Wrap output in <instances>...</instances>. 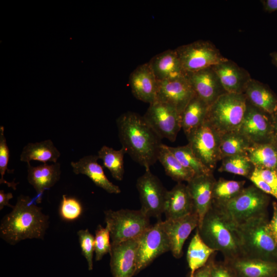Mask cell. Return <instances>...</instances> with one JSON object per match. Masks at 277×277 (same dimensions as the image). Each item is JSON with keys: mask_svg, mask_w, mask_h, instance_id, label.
Masks as SVG:
<instances>
[{"mask_svg": "<svg viewBox=\"0 0 277 277\" xmlns=\"http://www.w3.org/2000/svg\"><path fill=\"white\" fill-rule=\"evenodd\" d=\"M118 135L126 153L145 168L157 161L161 138L149 126L143 116L127 111L116 120Z\"/></svg>", "mask_w": 277, "mask_h": 277, "instance_id": "1", "label": "cell"}, {"mask_svg": "<svg viewBox=\"0 0 277 277\" xmlns=\"http://www.w3.org/2000/svg\"><path fill=\"white\" fill-rule=\"evenodd\" d=\"M34 198L21 195L11 211L0 224V237L11 245L26 239H44L49 225V216L44 214Z\"/></svg>", "mask_w": 277, "mask_h": 277, "instance_id": "2", "label": "cell"}, {"mask_svg": "<svg viewBox=\"0 0 277 277\" xmlns=\"http://www.w3.org/2000/svg\"><path fill=\"white\" fill-rule=\"evenodd\" d=\"M197 229L204 242L221 252L225 261L244 256L238 226L214 202Z\"/></svg>", "mask_w": 277, "mask_h": 277, "instance_id": "3", "label": "cell"}, {"mask_svg": "<svg viewBox=\"0 0 277 277\" xmlns=\"http://www.w3.org/2000/svg\"><path fill=\"white\" fill-rule=\"evenodd\" d=\"M268 222L266 215L238 226L244 256L277 262V245L268 230Z\"/></svg>", "mask_w": 277, "mask_h": 277, "instance_id": "4", "label": "cell"}, {"mask_svg": "<svg viewBox=\"0 0 277 277\" xmlns=\"http://www.w3.org/2000/svg\"><path fill=\"white\" fill-rule=\"evenodd\" d=\"M247 106L244 94L225 92L209 106L206 120L221 134L239 130Z\"/></svg>", "mask_w": 277, "mask_h": 277, "instance_id": "5", "label": "cell"}, {"mask_svg": "<svg viewBox=\"0 0 277 277\" xmlns=\"http://www.w3.org/2000/svg\"><path fill=\"white\" fill-rule=\"evenodd\" d=\"M269 200L267 194L251 185L244 188L229 201L221 204L214 203L239 226L253 219L266 216Z\"/></svg>", "mask_w": 277, "mask_h": 277, "instance_id": "6", "label": "cell"}, {"mask_svg": "<svg viewBox=\"0 0 277 277\" xmlns=\"http://www.w3.org/2000/svg\"><path fill=\"white\" fill-rule=\"evenodd\" d=\"M104 214L106 226L110 230L111 244L136 238L151 226L149 217L141 209L108 210Z\"/></svg>", "mask_w": 277, "mask_h": 277, "instance_id": "7", "label": "cell"}, {"mask_svg": "<svg viewBox=\"0 0 277 277\" xmlns=\"http://www.w3.org/2000/svg\"><path fill=\"white\" fill-rule=\"evenodd\" d=\"M175 50L186 73L212 67L227 60L208 41L199 40L178 47Z\"/></svg>", "mask_w": 277, "mask_h": 277, "instance_id": "8", "label": "cell"}, {"mask_svg": "<svg viewBox=\"0 0 277 277\" xmlns=\"http://www.w3.org/2000/svg\"><path fill=\"white\" fill-rule=\"evenodd\" d=\"M170 249L169 238L164 229L162 221L159 220L138 236L135 275L157 256Z\"/></svg>", "mask_w": 277, "mask_h": 277, "instance_id": "9", "label": "cell"}, {"mask_svg": "<svg viewBox=\"0 0 277 277\" xmlns=\"http://www.w3.org/2000/svg\"><path fill=\"white\" fill-rule=\"evenodd\" d=\"M145 121L161 138L175 141L181 129V114L173 106L155 101L149 104L143 116Z\"/></svg>", "mask_w": 277, "mask_h": 277, "instance_id": "10", "label": "cell"}, {"mask_svg": "<svg viewBox=\"0 0 277 277\" xmlns=\"http://www.w3.org/2000/svg\"><path fill=\"white\" fill-rule=\"evenodd\" d=\"M221 134L206 120L188 138V144L202 163L213 171L218 161Z\"/></svg>", "mask_w": 277, "mask_h": 277, "instance_id": "11", "label": "cell"}, {"mask_svg": "<svg viewBox=\"0 0 277 277\" xmlns=\"http://www.w3.org/2000/svg\"><path fill=\"white\" fill-rule=\"evenodd\" d=\"M136 188L141 202V211L149 217L153 216L160 220L164 213L168 190L150 169H145V173L137 179Z\"/></svg>", "mask_w": 277, "mask_h": 277, "instance_id": "12", "label": "cell"}, {"mask_svg": "<svg viewBox=\"0 0 277 277\" xmlns=\"http://www.w3.org/2000/svg\"><path fill=\"white\" fill-rule=\"evenodd\" d=\"M238 131L251 144L274 142L271 115L248 101L245 114Z\"/></svg>", "mask_w": 277, "mask_h": 277, "instance_id": "13", "label": "cell"}, {"mask_svg": "<svg viewBox=\"0 0 277 277\" xmlns=\"http://www.w3.org/2000/svg\"><path fill=\"white\" fill-rule=\"evenodd\" d=\"M195 93L185 75L159 82L156 101L174 107L181 114Z\"/></svg>", "mask_w": 277, "mask_h": 277, "instance_id": "14", "label": "cell"}, {"mask_svg": "<svg viewBox=\"0 0 277 277\" xmlns=\"http://www.w3.org/2000/svg\"><path fill=\"white\" fill-rule=\"evenodd\" d=\"M138 237L111 244L110 266L113 277H133L136 268Z\"/></svg>", "mask_w": 277, "mask_h": 277, "instance_id": "15", "label": "cell"}, {"mask_svg": "<svg viewBox=\"0 0 277 277\" xmlns=\"http://www.w3.org/2000/svg\"><path fill=\"white\" fill-rule=\"evenodd\" d=\"M162 224L170 243L173 256L180 258L183 255V247L192 231L197 228L199 219L196 212L185 216L162 221Z\"/></svg>", "mask_w": 277, "mask_h": 277, "instance_id": "16", "label": "cell"}, {"mask_svg": "<svg viewBox=\"0 0 277 277\" xmlns=\"http://www.w3.org/2000/svg\"><path fill=\"white\" fill-rule=\"evenodd\" d=\"M129 84L137 100L149 104L156 101L159 81L148 63L138 66L131 73Z\"/></svg>", "mask_w": 277, "mask_h": 277, "instance_id": "17", "label": "cell"}, {"mask_svg": "<svg viewBox=\"0 0 277 277\" xmlns=\"http://www.w3.org/2000/svg\"><path fill=\"white\" fill-rule=\"evenodd\" d=\"M186 76L195 94L209 106L226 92L212 67L186 73Z\"/></svg>", "mask_w": 277, "mask_h": 277, "instance_id": "18", "label": "cell"}, {"mask_svg": "<svg viewBox=\"0 0 277 277\" xmlns=\"http://www.w3.org/2000/svg\"><path fill=\"white\" fill-rule=\"evenodd\" d=\"M215 181L213 174L194 176L187 182V187L193 200L195 211L198 215L199 227L212 205V190Z\"/></svg>", "mask_w": 277, "mask_h": 277, "instance_id": "19", "label": "cell"}, {"mask_svg": "<svg viewBox=\"0 0 277 277\" xmlns=\"http://www.w3.org/2000/svg\"><path fill=\"white\" fill-rule=\"evenodd\" d=\"M61 174V164L58 162L51 164L43 163L36 166L27 163V179L36 191V196L34 199L36 203L41 202L44 192L60 180Z\"/></svg>", "mask_w": 277, "mask_h": 277, "instance_id": "20", "label": "cell"}, {"mask_svg": "<svg viewBox=\"0 0 277 277\" xmlns=\"http://www.w3.org/2000/svg\"><path fill=\"white\" fill-rule=\"evenodd\" d=\"M212 68L223 89L227 93L243 94L246 86L251 79L247 70L228 58Z\"/></svg>", "mask_w": 277, "mask_h": 277, "instance_id": "21", "label": "cell"}, {"mask_svg": "<svg viewBox=\"0 0 277 277\" xmlns=\"http://www.w3.org/2000/svg\"><path fill=\"white\" fill-rule=\"evenodd\" d=\"M97 155H88L78 161L70 163L75 174H84L88 176L97 186L109 193L118 194L121 191L119 187L110 182L105 175L103 168L97 160Z\"/></svg>", "mask_w": 277, "mask_h": 277, "instance_id": "22", "label": "cell"}, {"mask_svg": "<svg viewBox=\"0 0 277 277\" xmlns=\"http://www.w3.org/2000/svg\"><path fill=\"white\" fill-rule=\"evenodd\" d=\"M194 212L193 200L186 185L177 183L167 191L164 208L166 220L179 219Z\"/></svg>", "mask_w": 277, "mask_h": 277, "instance_id": "23", "label": "cell"}, {"mask_svg": "<svg viewBox=\"0 0 277 277\" xmlns=\"http://www.w3.org/2000/svg\"><path fill=\"white\" fill-rule=\"evenodd\" d=\"M225 262L238 277H273L277 273L275 262L244 256Z\"/></svg>", "mask_w": 277, "mask_h": 277, "instance_id": "24", "label": "cell"}, {"mask_svg": "<svg viewBox=\"0 0 277 277\" xmlns=\"http://www.w3.org/2000/svg\"><path fill=\"white\" fill-rule=\"evenodd\" d=\"M148 63L159 82L177 78L186 74L175 49L157 54Z\"/></svg>", "mask_w": 277, "mask_h": 277, "instance_id": "25", "label": "cell"}, {"mask_svg": "<svg viewBox=\"0 0 277 277\" xmlns=\"http://www.w3.org/2000/svg\"><path fill=\"white\" fill-rule=\"evenodd\" d=\"M243 94L251 105L272 115L277 111V96L267 85L251 79Z\"/></svg>", "mask_w": 277, "mask_h": 277, "instance_id": "26", "label": "cell"}, {"mask_svg": "<svg viewBox=\"0 0 277 277\" xmlns=\"http://www.w3.org/2000/svg\"><path fill=\"white\" fill-rule=\"evenodd\" d=\"M209 105L196 94L181 114V126L188 138L205 121Z\"/></svg>", "mask_w": 277, "mask_h": 277, "instance_id": "27", "label": "cell"}, {"mask_svg": "<svg viewBox=\"0 0 277 277\" xmlns=\"http://www.w3.org/2000/svg\"><path fill=\"white\" fill-rule=\"evenodd\" d=\"M61 156V153L51 140L35 143H29L22 149L20 161L29 163L31 161H37L43 163H55Z\"/></svg>", "mask_w": 277, "mask_h": 277, "instance_id": "28", "label": "cell"}, {"mask_svg": "<svg viewBox=\"0 0 277 277\" xmlns=\"http://www.w3.org/2000/svg\"><path fill=\"white\" fill-rule=\"evenodd\" d=\"M215 251L204 242L197 228L187 252V261L190 269L189 276H192L196 270L204 266Z\"/></svg>", "mask_w": 277, "mask_h": 277, "instance_id": "29", "label": "cell"}, {"mask_svg": "<svg viewBox=\"0 0 277 277\" xmlns=\"http://www.w3.org/2000/svg\"><path fill=\"white\" fill-rule=\"evenodd\" d=\"M246 154L254 168L277 170V144L275 142L252 144Z\"/></svg>", "mask_w": 277, "mask_h": 277, "instance_id": "30", "label": "cell"}, {"mask_svg": "<svg viewBox=\"0 0 277 277\" xmlns=\"http://www.w3.org/2000/svg\"><path fill=\"white\" fill-rule=\"evenodd\" d=\"M157 161L164 168L166 174L177 183L189 182L194 176L186 169L168 148V146L162 144Z\"/></svg>", "mask_w": 277, "mask_h": 277, "instance_id": "31", "label": "cell"}, {"mask_svg": "<svg viewBox=\"0 0 277 277\" xmlns=\"http://www.w3.org/2000/svg\"><path fill=\"white\" fill-rule=\"evenodd\" d=\"M252 144L238 130L221 134L220 152L221 160L225 157L246 154Z\"/></svg>", "mask_w": 277, "mask_h": 277, "instance_id": "32", "label": "cell"}, {"mask_svg": "<svg viewBox=\"0 0 277 277\" xmlns=\"http://www.w3.org/2000/svg\"><path fill=\"white\" fill-rule=\"evenodd\" d=\"M170 151L181 164L194 176L212 173L195 155L190 145L178 147L168 146Z\"/></svg>", "mask_w": 277, "mask_h": 277, "instance_id": "33", "label": "cell"}, {"mask_svg": "<svg viewBox=\"0 0 277 277\" xmlns=\"http://www.w3.org/2000/svg\"><path fill=\"white\" fill-rule=\"evenodd\" d=\"M126 153L122 147L115 150L106 145L98 151L97 156L103 161L104 166L110 172L112 176L116 180L122 181L124 174V156Z\"/></svg>", "mask_w": 277, "mask_h": 277, "instance_id": "34", "label": "cell"}, {"mask_svg": "<svg viewBox=\"0 0 277 277\" xmlns=\"http://www.w3.org/2000/svg\"><path fill=\"white\" fill-rule=\"evenodd\" d=\"M245 183L223 179L215 181L212 190L213 202L221 204L229 201L243 189Z\"/></svg>", "mask_w": 277, "mask_h": 277, "instance_id": "35", "label": "cell"}, {"mask_svg": "<svg viewBox=\"0 0 277 277\" xmlns=\"http://www.w3.org/2000/svg\"><path fill=\"white\" fill-rule=\"evenodd\" d=\"M254 168L246 154L225 157L218 170L246 177L251 175Z\"/></svg>", "mask_w": 277, "mask_h": 277, "instance_id": "36", "label": "cell"}, {"mask_svg": "<svg viewBox=\"0 0 277 277\" xmlns=\"http://www.w3.org/2000/svg\"><path fill=\"white\" fill-rule=\"evenodd\" d=\"M83 207L81 203L77 199L62 195L59 206V214L64 221L71 222L77 220L81 215Z\"/></svg>", "mask_w": 277, "mask_h": 277, "instance_id": "37", "label": "cell"}, {"mask_svg": "<svg viewBox=\"0 0 277 277\" xmlns=\"http://www.w3.org/2000/svg\"><path fill=\"white\" fill-rule=\"evenodd\" d=\"M10 156V150L7 145L6 138L4 135V128L0 126V184H6L8 187L16 190L18 183L14 182H9L5 180L4 176L6 172L13 173L14 170L8 168Z\"/></svg>", "mask_w": 277, "mask_h": 277, "instance_id": "38", "label": "cell"}, {"mask_svg": "<svg viewBox=\"0 0 277 277\" xmlns=\"http://www.w3.org/2000/svg\"><path fill=\"white\" fill-rule=\"evenodd\" d=\"M110 233L108 227L104 228L99 225L95 232L94 252L95 261H98L108 253H110L111 248L110 242Z\"/></svg>", "mask_w": 277, "mask_h": 277, "instance_id": "39", "label": "cell"}, {"mask_svg": "<svg viewBox=\"0 0 277 277\" xmlns=\"http://www.w3.org/2000/svg\"><path fill=\"white\" fill-rule=\"evenodd\" d=\"M82 254L86 259L89 271L93 269V257L94 252V236L88 229H81L77 232Z\"/></svg>", "mask_w": 277, "mask_h": 277, "instance_id": "40", "label": "cell"}, {"mask_svg": "<svg viewBox=\"0 0 277 277\" xmlns=\"http://www.w3.org/2000/svg\"><path fill=\"white\" fill-rule=\"evenodd\" d=\"M253 173L264 181L274 191L277 201V170L264 168H254Z\"/></svg>", "mask_w": 277, "mask_h": 277, "instance_id": "41", "label": "cell"}, {"mask_svg": "<svg viewBox=\"0 0 277 277\" xmlns=\"http://www.w3.org/2000/svg\"><path fill=\"white\" fill-rule=\"evenodd\" d=\"M210 277H238L231 268L224 262H213Z\"/></svg>", "mask_w": 277, "mask_h": 277, "instance_id": "42", "label": "cell"}, {"mask_svg": "<svg viewBox=\"0 0 277 277\" xmlns=\"http://www.w3.org/2000/svg\"><path fill=\"white\" fill-rule=\"evenodd\" d=\"M248 179L261 191L275 197V193L273 189L257 175L252 172Z\"/></svg>", "mask_w": 277, "mask_h": 277, "instance_id": "43", "label": "cell"}, {"mask_svg": "<svg viewBox=\"0 0 277 277\" xmlns=\"http://www.w3.org/2000/svg\"><path fill=\"white\" fill-rule=\"evenodd\" d=\"M272 219L267 224V228L277 245V202H272Z\"/></svg>", "mask_w": 277, "mask_h": 277, "instance_id": "44", "label": "cell"}, {"mask_svg": "<svg viewBox=\"0 0 277 277\" xmlns=\"http://www.w3.org/2000/svg\"><path fill=\"white\" fill-rule=\"evenodd\" d=\"M213 262L214 260L212 255L204 266L196 270L192 276H188V277H210Z\"/></svg>", "mask_w": 277, "mask_h": 277, "instance_id": "45", "label": "cell"}, {"mask_svg": "<svg viewBox=\"0 0 277 277\" xmlns=\"http://www.w3.org/2000/svg\"><path fill=\"white\" fill-rule=\"evenodd\" d=\"M13 197V194L11 192L5 193L3 190H0V210H2L5 206L13 207V206L11 205L9 202L10 200Z\"/></svg>", "mask_w": 277, "mask_h": 277, "instance_id": "46", "label": "cell"}, {"mask_svg": "<svg viewBox=\"0 0 277 277\" xmlns=\"http://www.w3.org/2000/svg\"><path fill=\"white\" fill-rule=\"evenodd\" d=\"M261 3L266 12L271 13L277 11V0H263Z\"/></svg>", "mask_w": 277, "mask_h": 277, "instance_id": "47", "label": "cell"}, {"mask_svg": "<svg viewBox=\"0 0 277 277\" xmlns=\"http://www.w3.org/2000/svg\"><path fill=\"white\" fill-rule=\"evenodd\" d=\"M273 127L274 141L277 144V111L271 115Z\"/></svg>", "mask_w": 277, "mask_h": 277, "instance_id": "48", "label": "cell"}, {"mask_svg": "<svg viewBox=\"0 0 277 277\" xmlns=\"http://www.w3.org/2000/svg\"><path fill=\"white\" fill-rule=\"evenodd\" d=\"M272 64L277 68V52H273L270 54Z\"/></svg>", "mask_w": 277, "mask_h": 277, "instance_id": "49", "label": "cell"}, {"mask_svg": "<svg viewBox=\"0 0 277 277\" xmlns=\"http://www.w3.org/2000/svg\"><path fill=\"white\" fill-rule=\"evenodd\" d=\"M273 277H277V273H276V274Z\"/></svg>", "mask_w": 277, "mask_h": 277, "instance_id": "50", "label": "cell"}]
</instances>
